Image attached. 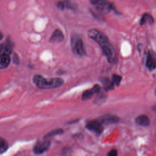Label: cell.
I'll return each mask as SVG.
<instances>
[{"label":"cell","mask_w":156,"mask_h":156,"mask_svg":"<svg viewBox=\"0 0 156 156\" xmlns=\"http://www.w3.org/2000/svg\"><path fill=\"white\" fill-rule=\"evenodd\" d=\"M136 124L141 126H147L149 124V119L147 116L142 115L138 116L135 120Z\"/></svg>","instance_id":"9a60e30c"},{"label":"cell","mask_w":156,"mask_h":156,"mask_svg":"<svg viewBox=\"0 0 156 156\" xmlns=\"http://www.w3.org/2000/svg\"><path fill=\"white\" fill-rule=\"evenodd\" d=\"M146 66L150 71H152L156 68V57L152 52L149 51L147 53Z\"/></svg>","instance_id":"ba28073f"},{"label":"cell","mask_w":156,"mask_h":156,"mask_svg":"<svg viewBox=\"0 0 156 156\" xmlns=\"http://www.w3.org/2000/svg\"><path fill=\"white\" fill-rule=\"evenodd\" d=\"M2 38V33L0 32V40H1Z\"/></svg>","instance_id":"44dd1931"},{"label":"cell","mask_w":156,"mask_h":156,"mask_svg":"<svg viewBox=\"0 0 156 156\" xmlns=\"http://www.w3.org/2000/svg\"><path fill=\"white\" fill-rule=\"evenodd\" d=\"M99 121L101 123L108 124H112V123L117 122L119 121V118L115 115H105V116L101 118Z\"/></svg>","instance_id":"7c38bea8"},{"label":"cell","mask_w":156,"mask_h":156,"mask_svg":"<svg viewBox=\"0 0 156 156\" xmlns=\"http://www.w3.org/2000/svg\"><path fill=\"white\" fill-rule=\"evenodd\" d=\"M50 146V141L48 140L40 141L37 143V144L34 146L33 151L37 154H41L43 152H46Z\"/></svg>","instance_id":"5b68a950"},{"label":"cell","mask_w":156,"mask_h":156,"mask_svg":"<svg viewBox=\"0 0 156 156\" xmlns=\"http://www.w3.org/2000/svg\"><path fill=\"white\" fill-rule=\"evenodd\" d=\"M9 145L7 141L3 138L0 137V154L6 151Z\"/></svg>","instance_id":"e0dca14e"},{"label":"cell","mask_w":156,"mask_h":156,"mask_svg":"<svg viewBox=\"0 0 156 156\" xmlns=\"http://www.w3.org/2000/svg\"><path fill=\"white\" fill-rule=\"evenodd\" d=\"M155 95H156V89H155Z\"/></svg>","instance_id":"603a6c76"},{"label":"cell","mask_w":156,"mask_h":156,"mask_svg":"<svg viewBox=\"0 0 156 156\" xmlns=\"http://www.w3.org/2000/svg\"><path fill=\"white\" fill-rule=\"evenodd\" d=\"M117 155H118V152H117V151L115 149L111 150L108 154V156H117Z\"/></svg>","instance_id":"ffe728a7"},{"label":"cell","mask_w":156,"mask_h":156,"mask_svg":"<svg viewBox=\"0 0 156 156\" xmlns=\"http://www.w3.org/2000/svg\"><path fill=\"white\" fill-rule=\"evenodd\" d=\"M63 40L64 35L63 32L60 29H56L53 32L49 41L52 43H60L62 42Z\"/></svg>","instance_id":"8fae6325"},{"label":"cell","mask_w":156,"mask_h":156,"mask_svg":"<svg viewBox=\"0 0 156 156\" xmlns=\"http://www.w3.org/2000/svg\"><path fill=\"white\" fill-rule=\"evenodd\" d=\"M13 43L10 40H7L6 41L0 45V54L9 55L13 49Z\"/></svg>","instance_id":"30bf717a"},{"label":"cell","mask_w":156,"mask_h":156,"mask_svg":"<svg viewBox=\"0 0 156 156\" xmlns=\"http://www.w3.org/2000/svg\"><path fill=\"white\" fill-rule=\"evenodd\" d=\"M90 1L96 9L101 13H108L112 10L116 12L114 5L107 0H90Z\"/></svg>","instance_id":"277c9868"},{"label":"cell","mask_w":156,"mask_h":156,"mask_svg":"<svg viewBox=\"0 0 156 156\" xmlns=\"http://www.w3.org/2000/svg\"><path fill=\"white\" fill-rule=\"evenodd\" d=\"M154 20L153 18V17L152 16V15H151L149 13H144L140 21V25H143L145 24H152L154 23Z\"/></svg>","instance_id":"5bb4252c"},{"label":"cell","mask_w":156,"mask_h":156,"mask_svg":"<svg viewBox=\"0 0 156 156\" xmlns=\"http://www.w3.org/2000/svg\"><path fill=\"white\" fill-rule=\"evenodd\" d=\"M100 91V86L98 84L94 85L91 89L87 90L84 91L82 95V98L83 100H87L90 99L94 94L98 93Z\"/></svg>","instance_id":"9c48e42d"},{"label":"cell","mask_w":156,"mask_h":156,"mask_svg":"<svg viewBox=\"0 0 156 156\" xmlns=\"http://www.w3.org/2000/svg\"><path fill=\"white\" fill-rule=\"evenodd\" d=\"M153 110L156 112V105H155V106L153 107Z\"/></svg>","instance_id":"7402d4cb"},{"label":"cell","mask_w":156,"mask_h":156,"mask_svg":"<svg viewBox=\"0 0 156 156\" xmlns=\"http://www.w3.org/2000/svg\"><path fill=\"white\" fill-rule=\"evenodd\" d=\"M62 132H63V130L61 129H55V130H53L49 132V133H48L45 135V138H47L51 137V136H55V135H59V134L62 133Z\"/></svg>","instance_id":"d6986e66"},{"label":"cell","mask_w":156,"mask_h":156,"mask_svg":"<svg viewBox=\"0 0 156 156\" xmlns=\"http://www.w3.org/2000/svg\"><path fill=\"white\" fill-rule=\"evenodd\" d=\"M71 47L75 55L82 57L85 55V49L81 37L77 34H74L71 37Z\"/></svg>","instance_id":"3957f363"},{"label":"cell","mask_w":156,"mask_h":156,"mask_svg":"<svg viewBox=\"0 0 156 156\" xmlns=\"http://www.w3.org/2000/svg\"><path fill=\"white\" fill-rule=\"evenodd\" d=\"M86 127L89 130L93 132L96 134L101 133L103 130L102 123L97 120H93L88 122L86 124Z\"/></svg>","instance_id":"8992f818"},{"label":"cell","mask_w":156,"mask_h":156,"mask_svg":"<svg viewBox=\"0 0 156 156\" xmlns=\"http://www.w3.org/2000/svg\"><path fill=\"white\" fill-rule=\"evenodd\" d=\"M121 76L119 75H117V74H113L112 77V82L113 83V85L115 86H118L121 82Z\"/></svg>","instance_id":"ac0fdd59"},{"label":"cell","mask_w":156,"mask_h":156,"mask_svg":"<svg viewBox=\"0 0 156 156\" xmlns=\"http://www.w3.org/2000/svg\"><path fill=\"white\" fill-rule=\"evenodd\" d=\"M34 83L39 88L48 90L58 88L63 83V80L59 77L46 79L41 75H35L33 77Z\"/></svg>","instance_id":"7a4b0ae2"},{"label":"cell","mask_w":156,"mask_h":156,"mask_svg":"<svg viewBox=\"0 0 156 156\" xmlns=\"http://www.w3.org/2000/svg\"><path fill=\"white\" fill-rule=\"evenodd\" d=\"M101 81L103 84L104 88L105 90H110L113 88L114 85H113L112 81L110 80V79H108L107 78H104Z\"/></svg>","instance_id":"2e32d148"},{"label":"cell","mask_w":156,"mask_h":156,"mask_svg":"<svg viewBox=\"0 0 156 156\" xmlns=\"http://www.w3.org/2000/svg\"><path fill=\"white\" fill-rule=\"evenodd\" d=\"M88 35L100 46L104 55L108 62L114 63L116 62L117 56L116 51L110 43L108 37L104 33L97 29H91L88 31Z\"/></svg>","instance_id":"6da1fadb"},{"label":"cell","mask_w":156,"mask_h":156,"mask_svg":"<svg viewBox=\"0 0 156 156\" xmlns=\"http://www.w3.org/2000/svg\"><path fill=\"white\" fill-rule=\"evenodd\" d=\"M10 57L8 54H0V69H5L9 65Z\"/></svg>","instance_id":"4fadbf2b"},{"label":"cell","mask_w":156,"mask_h":156,"mask_svg":"<svg viewBox=\"0 0 156 156\" xmlns=\"http://www.w3.org/2000/svg\"><path fill=\"white\" fill-rule=\"evenodd\" d=\"M57 7L60 10L68 9L71 10H76L78 8L77 5L71 0H63L57 2Z\"/></svg>","instance_id":"52a82bcc"}]
</instances>
